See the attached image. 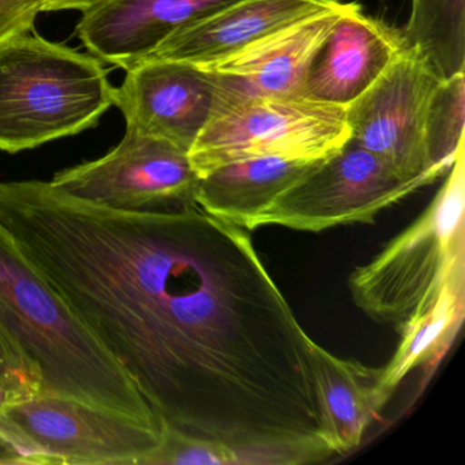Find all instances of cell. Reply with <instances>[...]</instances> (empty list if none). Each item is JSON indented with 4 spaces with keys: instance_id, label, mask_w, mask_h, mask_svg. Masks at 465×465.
<instances>
[{
    "instance_id": "3",
    "label": "cell",
    "mask_w": 465,
    "mask_h": 465,
    "mask_svg": "<svg viewBox=\"0 0 465 465\" xmlns=\"http://www.w3.org/2000/svg\"><path fill=\"white\" fill-rule=\"evenodd\" d=\"M464 152L426 211L348 277L353 303L401 333L446 295L465 291Z\"/></svg>"
},
{
    "instance_id": "6",
    "label": "cell",
    "mask_w": 465,
    "mask_h": 465,
    "mask_svg": "<svg viewBox=\"0 0 465 465\" xmlns=\"http://www.w3.org/2000/svg\"><path fill=\"white\" fill-rule=\"evenodd\" d=\"M435 181L431 175L402 176L350 138L263 209L252 230L280 225L322 232L340 225L374 224L383 209Z\"/></svg>"
},
{
    "instance_id": "14",
    "label": "cell",
    "mask_w": 465,
    "mask_h": 465,
    "mask_svg": "<svg viewBox=\"0 0 465 465\" xmlns=\"http://www.w3.org/2000/svg\"><path fill=\"white\" fill-rule=\"evenodd\" d=\"M341 0H236L181 29L143 59L208 66Z\"/></svg>"
},
{
    "instance_id": "10",
    "label": "cell",
    "mask_w": 465,
    "mask_h": 465,
    "mask_svg": "<svg viewBox=\"0 0 465 465\" xmlns=\"http://www.w3.org/2000/svg\"><path fill=\"white\" fill-rule=\"evenodd\" d=\"M350 5L340 2L203 66L216 86L213 118L252 99L306 97L310 69Z\"/></svg>"
},
{
    "instance_id": "13",
    "label": "cell",
    "mask_w": 465,
    "mask_h": 465,
    "mask_svg": "<svg viewBox=\"0 0 465 465\" xmlns=\"http://www.w3.org/2000/svg\"><path fill=\"white\" fill-rule=\"evenodd\" d=\"M407 47L401 31L363 13L351 2L315 58L307 77V99L347 107Z\"/></svg>"
},
{
    "instance_id": "4",
    "label": "cell",
    "mask_w": 465,
    "mask_h": 465,
    "mask_svg": "<svg viewBox=\"0 0 465 465\" xmlns=\"http://www.w3.org/2000/svg\"><path fill=\"white\" fill-rule=\"evenodd\" d=\"M31 32L0 43V151L7 153L80 134L115 105L99 59Z\"/></svg>"
},
{
    "instance_id": "5",
    "label": "cell",
    "mask_w": 465,
    "mask_h": 465,
    "mask_svg": "<svg viewBox=\"0 0 465 465\" xmlns=\"http://www.w3.org/2000/svg\"><path fill=\"white\" fill-rule=\"evenodd\" d=\"M160 430L74 400L35 396L0 411V464L141 465Z\"/></svg>"
},
{
    "instance_id": "9",
    "label": "cell",
    "mask_w": 465,
    "mask_h": 465,
    "mask_svg": "<svg viewBox=\"0 0 465 465\" xmlns=\"http://www.w3.org/2000/svg\"><path fill=\"white\" fill-rule=\"evenodd\" d=\"M198 181L189 152L126 130L124 140L105 156L66 168L51 183L94 205L143 212L194 200Z\"/></svg>"
},
{
    "instance_id": "16",
    "label": "cell",
    "mask_w": 465,
    "mask_h": 465,
    "mask_svg": "<svg viewBox=\"0 0 465 465\" xmlns=\"http://www.w3.org/2000/svg\"><path fill=\"white\" fill-rule=\"evenodd\" d=\"M321 160L254 157L230 163L200 178L194 201L208 213L252 231L255 217Z\"/></svg>"
},
{
    "instance_id": "21",
    "label": "cell",
    "mask_w": 465,
    "mask_h": 465,
    "mask_svg": "<svg viewBox=\"0 0 465 465\" xmlns=\"http://www.w3.org/2000/svg\"><path fill=\"white\" fill-rule=\"evenodd\" d=\"M42 378L12 337L0 328V411L39 396Z\"/></svg>"
},
{
    "instance_id": "1",
    "label": "cell",
    "mask_w": 465,
    "mask_h": 465,
    "mask_svg": "<svg viewBox=\"0 0 465 465\" xmlns=\"http://www.w3.org/2000/svg\"><path fill=\"white\" fill-rule=\"evenodd\" d=\"M25 254L160 424L225 443L246 464L331 456L312 339L246 228L194 200L127 212L61 194Z\"/></svg>"
},
{
    "instance_id": "7",
    "label": "cell",
    "mask_w": 465,
    "mask_h": 465,
    "mask_svg": "<svg viewBox=\"0 0 465 465\" xmlns=\"http://www.w3.org/2000/svg\"><path fill=\"white\" fill-rule=\"evenodd\" d=\"M348 140L345 107L307 97H263L212 119L189 157L203 178L223 165L254 157L325 159Z\"/></svg>"
},
{
    "instance_id": "19",
    "label": "cell",
    "mask_w": 465,
    "mask_h": 465,
    "mask_svg": "<svg viewBox=\"0 0 465 465\" xmlns=\"http://www.w3.org/2000/svg\"><path fill=\"white\" fill-rule=\"evenodd\" d=\"M465 73L442 80L430 102L426 146L432 167L446 175L464 152Z\"/></svg>"
},
{
    "instance_id": "2",
    "label": "cell",
    "mask_w": 465,
    "mask_h": 465,
    "mask_svg": "<svg viewBox=\"0 0 465 465\" xmlns=\"http://www.w3.org/2000/svg\"><path fill=\"white\" fill-rule=\"evenodd\" d=\"M0 328L39 372V396L74 400L160 430L126 370L25 257L2 222Z\"/></svg>"
},
{
    "instance_id": "20",
    "label": "cell",
    "mask_w": 465,
    "mask_h": 465,
    "mask_svg": "<svg viewBox=\"0 0 465 465\" xmlns=\"http://www.w3.org/2000/svg\"><path fill=\"white\" fill-rule=\"evenodd\" d=\"M246 460L219 440L187 434L160 424V442L141 465H242Z\"/></svg>"
},
{
    "instance_id": "22",
    "label": "cell",
    "mask_w": 465,
    "mask_h": 465,
    "mask_svg": "<svg viewBox=\"0 0 465 465\" xmlns=\"http://www.w3.org/2000/svg\"><path fill=\"white\" fill-rule=\"evenodd\" d=\"M40 0H0V43L34 29Z\"/></svg>"
},
{
    "instance_id": "23",
    "label": "cell",
    "mask_w": 465,
    "mask_h": 465,
    "mask_svg": "<svg viewBox=\"0 0 465 465\" xmlns=\"http://www.w3.org/2000/svg\"><path fill=\"white\" fill-rule=\"evenodd\" d=\"M113 0H40L42 13L64 12V10H78L86 13L97 7L104 6Z\"/></svg>"
},
{
    "instance_id": "11",
    "label": "cell",
    "mask_w": 465,
    "mask_h": 465,
    "mask_svg": "<svg viewBox=\"0 0 465 465\" xmlns=\"http://www.w3.org/2000/svg\"><path fill=\"white\" fill-rule=\"evenodd\" d=\"M115 105L127 130L190 152L213 119L216 86L208 70L187 62L143 59L126 70Z\"/></svg>"
},
{
    "instance_id": "17",
    "label": "cell",
    "mask_w": 465,
    "mask_h": 465,
    "mask_svg": "<svg viewBox=\"0 0 465 465\" xmlns=\"http://www.w3.org/2000/svg\"><path fill=\"white\" fill-rule=\"evenodd\" d=\"M464 315L465 291H457L399 334L393 358L378 374L377 394L382 407L411 371L423 367L434 372L456 340Z\"/></svg>"
},
{
    "instance_id": "15",
    "label": "cell",
    "mask_w": 465,
    "mask_h": 465,
    "mask_svg": "<svg viewBox=\"0 0 465 465\" xmlns=\"http://www.w3.org/2000/svg\"><path fill=\"white\" fill-rule=\"evenodd\" d=\"M312 364L321 416V438L331 454L361 445L370 421L382 405L378 400L380 369L337 358L312 342Z\"/></svg>"
},
{
    "instance_id": "8",
    "label": "cell",
    "mask_w": 465,
    "mask_h": 465,
    "mask_svg": "<svg viewBox=\"0 0 465 465\" xmlns=\"http://www.w3.org/2000/svg\"><path fill=\"white\" fill-rule=\"evenodd\" d=\"M440 78L407 47L358 99L345 107L350 138L407 178L443 176L430 163L426 119Z\"/></svg>"
},
{
    "instance_id": "12",
    "label": "cell",
    "mask_w": 465,
    "mask_h": 465,
    "mask_svg": "<svg viewBox=\"0 0 465 465\" xmlns=\"http://www.w3.org/2000/svg\"><path fill=\"white\" fill-rule=\"evenodd\" d=\"M236 0H113L84 13L77 35L105 64L127 70L176 32Z\"/></svg>"
},
{
    "instance_id": "18",
    "label": "cell",
    "mask_w": 465,
    "mask_h": 465,
    "mask_svg": "<svg viewBox=\"0 0 465 465\" xmlns=\"http://www.w3.org/2000/svg\"><path fill=\"white\" fill-rule=\"evenodd\" d=\"M401 32L440 80L465 73V0H412Z\"/></svg>"
}]
</instances>
